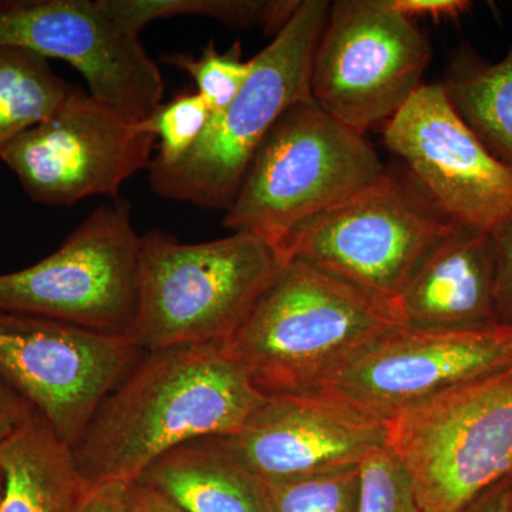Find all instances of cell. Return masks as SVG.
Wrapping results in <instances>:
<instances>
[{
	"instance_id": "obj_8",
	"label": "cell",
	"mask_w": 512,
	"mask_h": 512,
	"mask_svg": "<svg viewBox=\"0 0 512 512\" xmlns=\"http://www.w3.org/2000/svg\"><path fill=\"white\" fill-rule=\"evenodd\" d=\"M140 241L130 202L101 204L53 254L0 275V311L128 336L137 309Z\"/></svg>"
},
{
	"instance_id": "obj_30",
	"label": "cell",
	"mask_w": 512,
	"mask_h": 512,
	"mask_svg": "<svg viewBox=\"0 0 512 512\" xmlns=\"http://www.w3.org/2000/svg\"><path fill=\"white\" fill-rule=\"evenodd\" d=\"M128 512H185L160 491L141 483H131L126 488Z\"/></svg>"
},
{
	"instance_id": "obj_20",
	"label": "cell",
	"mask_w": 512,
	"mask_h": 512,
	"mask_svg": "<svg viewBox=\"0 0 512 512\" xmlns=\"http://www.w3.org/2000/svg\"><path fill=\"white\" fill-rule=\"evenodd\" d=\"M72 84L49 59L25 47L0 45V150L62 107Z\"/></svg>"
},
{
	"instance_id": "obj_32",
	"label": "cell",
	"mask_w": 512,
	"mask_h": 512,
	"mask_svg": "<svg viewBox=\"0 0 512 512\" xmlns=\"http://www.w3.org/2000/svg\"><path fill=\"white\" fill-rule=\"evenodd\" d=\"M6 476L3 470L2 461H0V512H3V503H5Z\"/></svg>"
},
{
	"instance_id": "obj_24",
	"label": "cell",
	"mask_w": 512,
	"mask_h": 512,
	"mask_svg": "<svg viewBox=\"0 0 512 512\" xmlns=\"http://www.w3.org/2000/svg\"><path fill=\"white\" fill-rule=\"evenodd\" d=\"M211 117L207 101L197 92L181 93L170 103H161L144 120L158 141V154L151 163L161 167L180 163L197 146Z\"/></svg>"
},
{
	"instance_id": "obj_15",
	"label": "cell",
	"mask_w": 512,
	"mask_h": 512,
	"mask_svg": "<svg viewBox=\"0 0 512 512\" xmlns=\"http://www.w3.org/2000/svg\"><path fill=\"white\" fill-rule=\"evenodd\" d=\"M510 365L512 326L400 329L363 353L330 387L387 420L444 390Z\"/></svg>"
},
{
	"instance_id": "obj_4",
	"label": "cell",
	"mask_w": 512,
	"mask_h": 512,
	"mask_svg": "<svg viewBox=\"0 0 512 512\" xmlns=\"http://www.w3.org/2000/svg\"><path fill=\"white\" fill-rule=\"evenodd\" d=\"M386 170L365 134L339 123L312 99L301 101L266 134L222 222L278 252L299 225Z\"/></svg>"
},
{
	"instance_id": "obj_7",
	"label": "cell",
	"mask_w": 512,
	"mask_h": 512,
	"mask_svg": "<svg viewBox=\"0 0 512 512\" xmlns=\"http://www.w3.org/2000/svg\"><path fill=\"white\" fill-rule=\"evenodd\" d=\"M454 225L416 181L386 170L375 183L299 225L278 254L284 264L299 259L392 303Z\"/></svg>"
},
{
	"instance_id": "obj_11",
	"label": "cell",
	"mask_w": 512,
	"mask_h": 512,
	"mask_svg": "<svg viewBox=\"0 0 512 512\" xmlns=\"http://www.w3.org/2000/svg\"><path fill=\"white\" fill-rule=\"evenodd\" d=\"M143 353L128 336L0 311V379L70 448Z\"/></svg>"
},
{
	"instance_id": "obj_17",
	"label": "cell",
	"mask_w": 512,
	"mask_h": 512,
	"mask_svg": "<svg viewBox=\"0 0 512 512\" xmlns=\"http://www.w3.org/2000/svg\"><path fill=\"white\" fill-rule=\"evenodd\" d=\"M137 483L185 512H272L268 483L245 464L228 436L198 437L171 448Z\"/></svg>"
},
{
	"instance_id": "obj_29",
	"label": "cell",
	"mask_w": 512,
	"mask_h": 512,
	"mask_svg": "<svg viewBox=\"0 0 512 512\" xmlns=\"http://www.w3.org/2000/svg\"><path fill=\"white\" fill-rule=\"evenodd\" d=\"M35 413L32 404L0 379V443L20 429Z\"/></svg>"
},
{
	"instance_id": "obj_14",
	"label": "cell",
	"mask_w": 512,
	"mask_h": 512,
	"mask_svg": "<svg viewBox=\"0 0 512 512\" xmlns=\"http://www.w3.org/2000/svg\"><path fill=\"white\" fill-rule=\"evenodd\" d=\"M231 439L256 476L279 483L360 467L386 447V421L325 387L266 396Z\"/></svg>"
},
{
	"instance_id": "obj_12",
	"label": "cell",
	"mask_w": 512,
	"mask_h": 512,
	"mask_svg": "<svg viewBox=\"0 0 512 512\" xmlns=\"http://www.w3.org/2000/svg\"><path fill=\"white\" fill-rule=\"evenodd\" d=\"M138 36L104 0H0V45L69 63L94 99L144 121L161 104L164 80Z\"/></svg>"
},
{
	"instance_id": "obj_26",
	"label": "cell",
	"mask_w": 512,
	"mask_h": 512,
	"mask_svg": "<svg viewBox=\"0 0 512 512\" xmlns=\"http://www.w3.org/2000/svg\"><path fill=\"white\" fill-rule=\"evenodd\" d=\"M494 244L495 313L500 325L512 326V217L491 232Z\"/></svg>"
},
{
	"instance_id": "obj_18",
	"label": "cell",
	"mask_w": 512,
	"mask_h": 512,
	"mask_svg": "<svg viewBox=\"0 0 512 512\" xmlns=\"http://www.w3.org/2000/svg\"><path fill=\"white\" fill-rule=\"evenodd\" d=\"M6 476L3 512H72L82 488L72 448L40 413L0 443Z\"/></svg>"
},
{
	"instance_id": "obj_31",
	"label": "cell",
	"mask_w": 512,
	"mask_h": 512,
	"mask_svg": "<svg viewBox=\"0 0 512 512\" xmlns=\"http://www.w3.org/2000/svg\"><path fill=\"white\" fill-rule=\"evenodd\" d=\"M511 481L512 477H508L488 488L485 493L460 512H508Z\"/></svg>"
},
{
	"instance_id": "obj_9",
	"label": "cell",
	"mask_w": 512,
	"mask_h": 512,
	"mask_svg": "<svg viewBox=\"0 0 512 512\" xmlns=\"http://www.w3.org/2000/svg\"><path fill=\"white\" fill-rule=\"evenodd\" d=\"M431 57L427 36L387 0H336L313 57L312 100L365 134L409 101Z\"/></svg>"
},
{
	"instance_id": "obj_10",
	"label": "cell",
	"mask_w": 512,
	"mask_h": 512,
	"mask_svg": "<svg viewBox=\"0 0 512 512\" xmlns=\"http://www.w3.org/2000/svg\"><path fill=\"white\" fill-rule=\"evenodd\" d=\"M156 136L82 87L50 119L0 150V160L39 204L69 207L93 197H117L121 185L151 164Z\"/></svg>"
},
{
	"instance_id": "obj_16",
	"label": "cell",
	"mask_w": 512,
	"mask_h": 512,
	"mask_svg": "<svg viewBox=\"0 0 512 512\" xmlns=\"http://www.w3.org/2000/svg\"><path fill=\"white\" fill-rule=\"evenodd\" d=\"M392 308L403 328L409 330L500 325L495 313L491 234L454 225L424 256Z\"/></svg>"
},
{
	"instance_id": "obj_33",
	"label": "cell",
	"mask_w": 512,
	"mask_h": 512,
	"mask_svg": "<svg viewBox=\"0 0 512 512\" xmlns=\"http://www.w3.org/2000/svg\"><path fill=\"white\" fill-rule=\"evenodd\" d=\"M508 512H512V481L510 488V498H508Z\"/></svg>"
},
{
	"instance_id": "obj_19",
	"label": "cell",
	"mask_w": 512,
	"mask_h": 512,
	"mask_svg": "<svg viewBox=\"0 0 512 512\" xmlns=\"http://www.w3.org/2000/svg\"><path fill=\"white\" fill-rule=\"evenodd\" d=\"M441 86L485 147L512 167V46L495 63L470 47L457 50Z\"/></svg>"
},
{
	"instance_id": "obj_28",
	"label": "cell",
	"mask_w": 512,
	"mask_h": 512,
	"mask_svg": "<svg viewBox=\"0 0 512 512\" xmlns=\"http://www.w3.org/2000/svg\"><path fill=\"white\" fill-rule=\"evenodd\" d=\"M390 8L406 18H431L456 20L471 9L468 0H387Z\"/></svg>"
},
{
	"instance_id": "obj_2",
	"label": "cell",
	"mask_w": 512,
	"mask_h": 512,
	"mask_svg": "<svg viewBox=\"0 0 512 512\" xmlns=\"http://www.w3.org/2000/svg\"><path fill=\"white\" fill-rule=\"evenodd\" d=\"M400 329L392 303L291 259L225 349L265 396L305 393Z\"/></svg>"
},
{
	"instance_id": "obj_5",
	"label": "cell",
	"mask_w": 512,
	"mask_h": 512,
	"mask_svg": "<svg viewBox=\"0 0 512 512\" xmlns=\"http://www.w3.org/2000/svg\"><path fill=\"white\" fill-rule=\"evenodd\" d=\"M328 0H302L274 40L254 57L235 100L212 114L197 146L171 167L148 165L161 198L204 210H227L256 150L286 110L311 100L313 57L328 22Z\"/></svg>"
},
{
	"instance_id": "obj_13",
	"label": "cell",
	"mask_w": 512,
	"mask_h": 512,
	"mask_svg": "<svg viewBox=\"0 0 512 512\" xmlns=\"http://www.w3.org/2000/svg\"><path fill=\"white\" fill-rule=\"evenodd\" d=\"M383 137L454 224L491 234L512 217L511 165L485 147L441 84H421Z\"/></svg>"
},
{
	"instance_id": "obj_22",
	"label": "cell",
	"mask_w": 512,
	"mask_h": 512,
	"mask_svg": "<svg viewBox=\"0 0 512 512\" xmlns=\"http://www.w3.org/2000/svg\"><path fill=\"white\" fill-rule=\"evenodd\" d=\"M164 60L190 74L197 86V93L207 101L212 114L227 109L248 82L254 69V60L242 59V46L239 42L222 53L214 42H210L200 57L175 53L165 56Z\"/></svg>"
},
{
	"instance_id": "obj_6",
	"label": "cell",
	"mask_w": 512,
	"mask_h": 512,
	"mask_svg": "<svg viewBox=\"0 0 512 512\" xmlns=\"http://www.w3.org/2000/svg\"><path fill=\"white\" fill-rule=\"evenodd\" d=\"M384 421L421 512L463 511L512 477V365Z\"/></svg>"
},
{
	"instance_id": "obj_21",
	"label": "cell",
	"mask_w": 512,
	"mask_h": 512,
	"mask_svg": "<svg viewBox=\"0 0 512 512\" xmlns=\"http://www.w3.org/2000/svg\"><path fill=\"white\" fill-rule=\"evenodd\" d=\"M302 0H104L121 25L140 35L154 20L202 16L234 30L262 29L276 35Z\"/></svg>"
},
{
	"instance_id": "obj_3",
	"label": "cell",
	"mask_w": 512,
	"mask_h": 512,
	"mask_svg": "<svg viewBox=\"0 0 512 512\" xmlns=\"http://www.w3.org/2000/svg\"><path fill=\"white\" fill-rule=\"evenodd\" d=\"M282 265L278 252L249 232L198 244L148 232L140 241L137 309L128 338L143 352L227 345Z\"/></svg>"
},
{
	"instance_id": "obj_25",
	"label": "cell",
	"mask_w": 512,
	"mask_h": 512,
	"mask_svg": "<svg viewBox=\"0 0 512 512\" xmlns=\"http://www.w3.org/2000/svg\"><path fill=\"white\" fill-rule=\"evenodd\" d=\"M359 512H421L397 458L380 448L360 464Z\"/></svg>"
},
{
	"instance_id": "obj_27",
	"label": "cell",
	"mask_w": 512,
	"mask_h": 512,
	"mask_svg": "<svg viewBox=\"0 0 512 512\" xmlns=\"http://www.w3.org/2000/svg\"><path fill=\"white\" fill-rule=\"evenodd\" d=\"M126 488L121 483L89 485L83 481L72 512H128Z\"/></svg>"
},
{
	"instance_id": "obj_1",
	"label": "cell",
	"mask_w": 512,
	"mask_h": 512,
	"mask_svg": "<svg viewBox=\"0 0 512 512\" xmlns=\"http://www.w3.org/2000/svg\"><path fill=\"white\" fill-rule=\"evenodd\" d=\"M266 396L225 345L144 352L72 447L84 483H136L158 457L185 441L237 436Z\"/></svg>"
},
{
	"instance_id": "obj_23",
	"label": "cell",
	"mask_w": 512,
	"mask_h": 512,
	"mask_svg": "<svg viewBox=\"0 0 512 512\" xmlns=\"http://www.w3.org/2000/svg\"><path fill=\"white\" fill-rule=\"evenodd\" d=\"M268 487L272 512H359V467Z\"/></svg>"
}]
</instances>
